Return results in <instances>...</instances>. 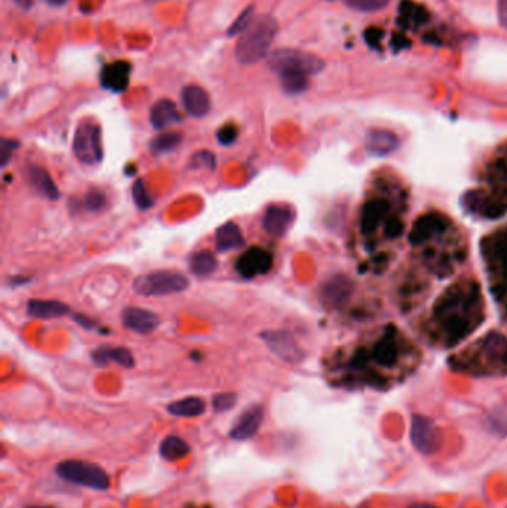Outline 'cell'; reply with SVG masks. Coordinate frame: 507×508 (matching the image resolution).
Segmentation results:
<instances>
[{"mask_svg": "<svg viewBox=\"0 0 507 508\" xmlns=\"http://www.w3.org/2000/svg\"><path fill=\"white\" fill-rule=\"evenodd\" d=\"M482 297L476 283L457 284L443 295L436 308V324L446 343L453 345L472 333L482 320Z\"/></svg>", "mask_w": 507, "mask_h": 508, "instance_id": "obj_1", "label": "cell"}, {"mask_svg": "<svg viewBox=\"0 0 507 508\" xmlns=\"http://www.w3.org/2000/svg\"><path fill=\"white\" fill-rule=\"evenodd\" d=\"M279 24L269 16H259L240 35L235 57L241 64H255L268 57Z\"/></svg>", "mask_w": 507, "mask_h": 508, "instance_id": "obj_2", "label": "cell"}, {"mask_svg": "<svg viewBox=\"0 0 507 508\" xmlns=\"http://www.w3.org/2000/svg\"><path fill=\"white\" fill-rule=\"evenodd\" d=\"M55 473L69 483L88 489L107 490L110 488V475L94 462L67 459L55 467Z\"/></svg>", "mask_w": 507, "mask_h": 508, "instance_id": "obj_3", "label": "cell"}, {"mask_svg": "<svg viewBox=\"0 0 507 508\" xmlns=\"http://www.w3.org/2000/svg\"><path fill=\"white\" fill-rule=\"evenodd\" d=\"M479 345V350L488 355H474L473 361L461 369H466L473 374H507V339L492 333Z\"/></svg>", "mask_w": 507, "mask_h": 508, "instance_id": "obj_4", "label": "cell"}, {"mask_svg": "<svg viewBox=\"0 0 507 508\" xmlns=\"http://www.w3.org/2000/svg\"><path fill=\"white\" fill-rule=\"evenodd\" d=\"M190 287L183 273L176 271H153L136 278L133 288L140 296H167L182 293Z\"/></svg>", "mask_w": 507, "mask_h": 508, "instance_id": "obj_5", "label": "cell"}, {"mask_svg": "<svg viewBox=\"0 0 507 508\" xmlns=\"http://www.w3.org/2000/svg\"><path fill=\"white\" fill-rule=\"evenodd\" d=\"M268 66L279 75L287 71H299L308 76L320 73L325 67L322 58L299 49H279L269 54Z\"/></svg>", "mask_w": 507, "mask_h": 508, "instance_id": "obj_6", "label": "cell"}, {"mask_svg": "<svg viewBox=\"0 0 507 508\" xmlns=\"http://www.w3.org/2000/svg\"><path fill=\"white\" fill-rule=\"evenodd\" d=\"M74 152L83 165H97L103 159L101 129L97 124H81L74 138Z\"/></svg>", "mask_w": 507, "mask_h": 508, "instance_id": "obj_7", "label": "cell"}, {"mask_svg": "<svg viewBox=\"0 0 507 508\" xmlns=\"http://www.w3.org/2000/svg\"><path fill=\"white\" fill-rule=\"evenodd\" d=\"M260 338L265 341L275 355L287 362H299L303 357L299 345L286 330H267L260 333Z\"/></svg>", "mask_w": 507, "mask_h": 508, "instance_id": "obj_8", "label": "cell"}, {"mask_svg": "<svg viewBox=\"0 0 507 508\" xmlns=\"http://www.w3.org/2000/svg\"><path fill=\"white\" fill-rule=\"evenodd\" d=\"M391 211H390V202L384 198H373L371 199L365 210L363 217H361V229H363L365 234H372V232L378 230V228L383 223H387L388 229L393 230V234L397 235V228L396 220L390 219Z\"/></svg>", "mask_w": 507, "mask_h": 508, "instance_id": "obj_9", "label": "cell"}, {"mask_svg": "<svg viewBox=\"0 0 507 508\" xmlns=\"http://www.w3.org/2000/svg\"><path fill=\"white\" fill-rule=\"evenodd\" d=\"M274 259L271 253L260 249V247H252L237 260V272L245 280H252L257 275H264L272 268Z\"/></svg>", "mask_w": 507, "mask_h": 508, "instance_id": "obj_10", "label": "cell"}, {"mask_svg": "<svg viewBox=\"0 0 507 508\" xmlns=\"http://www.w3.org/2000/svg\"><path fill=\"white\" fill-rule=\"evenodd\" d=\"M265 410L260 404L250 406L235 420L234 427L229 431V437L235 442H245L255 437L260 425L264 423Z\"/></svg>", "mask_w": 507, "mask_h": 508, "instance_id": "obj_11", "label": "cell"}, {"mask_svg": "<svg viewBox=\"0 0 507 508\" xmlns=\"http://www.w3.org/2000/svg\"><path fill=\"white\" fill-rule=\"evenodd\" d=\"M295 222V210L287 204L267 207L262 217V228L271 237H283Z\"/></svg>", "mask_w": 507, "mask_h": 508, "instance_id": "obj_12", "label": "cell"}, {"mask_svg": "<svg viewBox=\"0 0 507 508\" xmlns=\"http://www.w3.org/2000/svg\"><path fill=\"white\" fill-rule=\"evenodd\" d=\"M122 323L125 329L139 333V335H149L158 329L161 318L149 309L132 307L122 312Z\"/></svg>", "mask_w": 507, "mask_h": 508, "instance_id": "obj_13", "label": "cell"}, {"mask_svg": "<svg viewBox=\"0 0 507 508\" xmlns=\"http://www.w3.org/2000/svg\"><path fill=\"white\" fill-rule=\"evenodd\" d=\"M129 75H132V66L127 61H115L103 67L101 70V85L106 90L113 93H122L129 82Z\"/></svg>", "mask_w": 507, "mask_h": 508, "instance_id": "obj_14", "label": "cell"}, {"mask_svg": "<svg viewBox=\"0 0 507 508\" xmlns=\"http://www.w3.org/2000/svg\"><path fill=\"white\" fill-rule=\"evenodd\" d=\"M182 103L185 110L194 118H202L210 112L211 101L209 93L198 85H187L182 91Z\"/></svg>", "mask_w": 507, "mask_h": 508, "instance_id": "obj_15", "label": "cell"}, {"mask_svg": "<svg viewBox=\"0 0 507 508\" xmlns=\"http://www.w3.org/2000/svg\"><path fill=\"white\" fill-rule=\"evenodd\" d=\"M27 177L28 183L32 184L35 191L49 201H57L60 198V191L57 187L55 182L52 180L51 174L39 165H28L27 168Z\"/></svg>", "mask_w": 507, "mask_h": 508, "instance_id": "obj_16", "label": "cell"}, {"mask_svg": "<svg viewBox=\"0 0 507 508\" xmlns=\"http://www.w3.org/2000/svg\"><path fill=\"white\" fill-rule=\"evenodd\" d=\"M70 312V308L60 300L47 299H32L27 303V314L39 320H49V318H60Z\"/></svg>", "mask_w": 507, "mask_h": 508, "instance_id": "obj_17", "label": "cell"}, {"mask_svg": "<svg viewBox=\"0 0 507 508\" xmlns=\"http://www.w3.org/2000/svg\"><path fill=\"white\" fill-rule=\"evenodd\" d=\"M93 361L97 366H106L107 362L113 361L117 365L132 369L134 367V357L124 346H101L93 353Z\"/></svg>", "mask_w": 507, "mask_h": 508, "instance_id": "obj_18", "label": "cell"}, {"mask_svg": "<svg viewBox=\"0 0 507 508\" xmlns=\"http://www.w3.org/2000/svg\"><path fill=\"white\" fill-rule=\"evenodd\" d=\"M412 443L419 452L429 454L434 447V427L424 416L415 415L412 419Z\"/></svg>", "mask_w": 507, "mask_h": 508, "instance_id": "obj_19", "label": "cell"}, {"mask_svg": "<svg viewBox=\"0 0 507 508\" xmlns=\"http://www.w3.org/2000/svg\"><path fill=\"white\" fill-rule=\"evenodd\" d=\"M180 121L177 106L171 100H159L151 109V124L155 129H165Z\"/></svg>", "mask_w": 507, "mask_h": 508, "instance_id": "obj_20", "label": "cell"}, {"mask_svg": "<svg viewBox=\"0 0 507 508\" xmlns=\"http://www.w3.org/2000/svg\"><path fill=\"white\" fill-rule=\"evenodd\" d=\"M399 146V138L387 129H371L366 137V148L375 155H388Z\"/></svg>", "mask_w": 507, "mask_h": 508, "instance_id": "obj_21", "label": "cell"}, {"mask_svg": "<svg viewBox=\"0 0 507 508\" xmlns=\"http://www.w3.org/2000/svg\"><path fill=\"white\" fill-rule=\"evenodd\" d=\"M214 241L217 252L223 253L241 247L244 244V235L238 225H235L234 222H228L216 230Z\"/></svg>", "mask_w": 507, "mask_h": 508, "instance_id": "obj_22", "label": "cell"}, {"mask_svg": "<svg viewBox=\"0 0 507 508\" xmlns=\"http://www.w3.org/2000/svg\"><path fill=\"white\" fill-rule=\"evenodd\" d=\"M167 410L173 416L197 418L206 412V401L199 397H186L170 403L167 406Z\"/></svg>", "mask_w": 507, "mask_h": 508, "instance_id": "obj_23", "label": "cell"}, {"mask_svg": "<svg viewBox=\"0 0 507 508\" xmlns=\"http://www.w3.org/2000/svg\"><path fill=\"white\" fill-rule=\"evenodd\" d=\"M190 454H191L190 444H187L183 439L177 437V435H168V437H165L161 442V444H159V455L168 462L183 459Z\"/></svg>", "mask_w": 507, "mask_h": 508, "instance_id": "obj_24", "label": "cell"}, {"mask_svg": "<svg viewBox=\"0 0 507 508\" xmlns=\"http://www.w3.org/2000/svg\"><path fill=\"white\" fill-rule=\"evenodd\" d=\"M190 269L195 277L206 278L217 269V257L210 250H201L191 256Z\"/></svg>", "mask_w": 507, "mask_h": 508, "instance_id": "obj_25", "label": "cell"}, {"mask_svg": "<svg viewBox=\"0 0 507 508\" xmlns=\"http://www.w3.org/2000/svg\"><path fill=\"white\" fill-rule=\"evenodd\" d=\"M280 78L283 90L287 94H301L310 85V76L305 73H299V71H287V73H281Z\"/></svg>", "mask_w": 507, "mask_h": 508, "instance_id": "obj_26", "label": "cell"}, {"mask_svg": "<svg viewBox=\"0 0 507 508\" xmlns=\"http://www.w3.org/2000/svg\"><path fill=\"white\" fill-rule=\"evenodd\" d=\"M180 141H182V136L179 133L159 134L151 141V152L156 156L170 153L179 146Z\"/></svg>", "mask_w": 507, "mask_h": 508, "instance_id": "obj_27", "label": "cell"}, {"mask_svg": "<svg viewBox=\"0 0 507 508\" xmlns=\"http://www.w3.org/2000/svg\"><path fill=\"white\" fill-rule=\"evenodd\" d=\"M133 198L140 210H148L153 204V201L149 196V192L146 189V184H144L143 180H136V183L133 184Z\"/></svg>", "mask_w": 507, "mask_h": 508, "instance_id": "obj_28", "label": "cell"}, {"mask_svg": "<svg viewBox=\"0 0 507 508\" xmlns=\"http://www.w3.org/2000/svg\"><path fill=\"white\" fill-rule=\"evenodd\" d=\"M191 168L213 171L216 168V156L209 150H199L191 158Z\"/></svg>", "mask_w": 507, "mask_h": 508, "instance_id": "obj_29", "label": "cell"}, {"mask_svg": "<svg viewBox=\"0 0 507 508\" xmlns=\"http://www.w3.org/2000/svg\"><path fill=\"white\" fill-rule=\"evenodd\" d=\"M344 2L361 12H376L388 5V0H344Z\"/></svg>", "mask_w": 507, "mask_h": 508, "instance_id": "obj_30", "label": "cell"}, {"mask_svg": "<svg viewBox=\"0 0 507 508\" xmlns=\"http://www.w3.org/2000/svg\"><path fill=\"white\" fill-rule=\"evenodd\" d=\"M237 403V394L234 393H221L213 397V409L217 413L231 410Z\"/></svg>", "mask_w": 507, "mask_h": 508, "instance_id": "obj_31", "label": "cell"}, {"mask_svg": "<svg viewBox=\"0 0 507 508\" xmlns=\"http://www.w3.org/2000/svg\"><path fill=\"white\" fill-rule=\"evenodd\" d=\"M253 8H247L245 9L241 16L235 20V23L231 25V28L228 30V35L229 36H237V35H241L245 28L249 27V24L252 23L253 20Z\"/></svg>", "mask_w": 507, "mask_h": 508, "instance_id": "obj_32", "label": "cell"}, {"mask_svg": "<svg viewBox=\"0 0 507 508\" xmlns=\"http://www.w3.org/2000/svg\"><path fill=\"white\" fill-rule=\"evenodd\" d=\"M106 206V196L103 192L97 191V189H93L88 194L85 195V208L90 211H98L101 208H105Z\"/></svg>", "mask_w": 507, "mask_h": 508, "instance_id": "obj_33", "label": "cell"}, {"mask_svg": "<svg viewBox=\"0 0 507 508\" xmlns=\"http://www.w3.org/2000/svg\"><path fill=\"white\" fill-rule=\"evenodd\" d=\"M237 137H238V129L233 124L223 125L219 131H217V141H219L222 146H231V144H234Z\"/></svg>", "mask_w": 507, "mask_h": 508, "instance_id": "obj_34", "label": "cell"}, {"mask_svg": "<svg viewBox=\"0 0 507 508\" xmlns=\"http://www.w3.org/2000/svg\"><path fill=\"white\" fill-rule=\"evenodd\" d=\"M18 146L20 144L16 140L2 138V141H0V163H2V167L8 165L12 158V153L18 149Z\"/></svg>", "mask_w": 507, "mask_h": 508, "instance_id": "obj_35", "label": "cell"}, {"mask_svg": "<svg viewBox=\"0 0 507 508\" xmlns=\"http://www.w3.org/2000/svg\"><path fill=\"white\" fill-rule=\"evenodd\" d=\"M491 424L496 430H500L503 434H507V404L492 412Z\"/></svg>", "mask_w": 507, "mask_h": 508, "instance_id": "obj_36", "label": "cell"}, {"mask_svg": "<svg viewBox=\"0 0 507 508\" xmlns=\"http://www.w3.org/2000/svg\"><path fill=\"white\" fill-rule=\"evenodd\" d=\"M499 17L501 25L507 30V0H500L499 2Z\"/></svg>", "mask_w": 507, "mask_h": 508, "instance_id": "obj_37", "label": "cell"}, {"mask_svg": "<svg viewBox=\"0 0 507 508\" xmlns=\"http://www.w3.org/2000/svg\"><path fill=\"white\" fill-rule=\"evenodd\" d=\"M32 2H33V0H16V4H17L20 8H23V9H28V8H30V6H32Z\"/></svg>", "mask_w": 507, "mask_h": 508, "instance_id": "obj_38", "label": "cell"}, {"mask_svg": "<svg viewBox=\"0 0 507 508\" xmlns=\"http://www.w3.org/2000/svg\"><path fill=\"white\" fill-rule=\"evenodd\" d=\"M47 2L49 5H52V6H62V5H64L67 2V0H47Z\"/></svg>", "mask_w": 507, "mask_h": 508, "instance_id": "obj_39", "label": "cell"}, {"mask_svg": "<svg viewBox=\"0 0 507 508\" xmlns=\"http://www.w3.org/2000/svg\"><path fill=\"white\" fill-rule=\"evenodd\" d=\"M411 508H434L433 505H427V504H416V505H412Z\"/></svg>", "mask_w": 507, "mask_h": 508, "instance_id": "obj_40", "label": "cell"}, {"mask_svg": "<svg viewBox=\"0 0 507 508\" xmlns=\"http://www.w3.org/2000/svg\"><path fill=\"white\" fill-rule=\"evenodd\" d=\"M25 508H54V507H49V505H28Z\"/></svg>", "mask_w": 507, "mask_h": 508, "instance_id": "obj_41", "label": "cell"}, {"mask_svg": "<svg viewBox=\"0 0 507 508\" xmlns=\"http://www.w3.org/2000/svg\"><path fill=\"white\" fill-rule=\"evenodd\" d=\"M144 2H148V4H156V2H161V0H144Z\"/></svg>", "mask_w": 507, "mask_h": 508, "instance_id": "obj_42", "label": "cell"}, {"mask_svg": "<svg viewBox=\"0 0 507 508\" xmlns=\"http://www.w3.org/2000/svg\"><path fill=\"white\" fill-rule=\"evenodd\" d=\"M191 508H195V507H191Z\"/></svg>", "mask_w": 507, "mask_h": 508, "instance_id": "obj_43", "label": "cell"}]
</instances>
